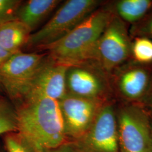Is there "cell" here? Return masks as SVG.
Instances as JSON below:
<instances>
[{"label": "cell", "mask_w": 152, "mask_h": 152, "mask_svg": "<svg viewBox=\"0 0 152 152\" xmlns=\"http://www.w3.org/2000/svg\"><path fill=\"white\" fill-rule=\"evenodd\" d=\"M18 131L34 152L57 147L68 141L58 102L38 96L28 98L15 104Z\"/></svg>", "instance_id": "obj_1"}, {"label": "cell", "mask_w": 152, "mask_h": 152, "mask_svg": "<svg viewBox=\"0 0 152 152\" xmlns=\"http://www.w3.org/2000/svg\"><path fill=\"white\" fill-rule=\"evenodd\" d=\"M112 17L107 9L96 10L64 37L42 50L55 62L68 66L95 61L98 40Z\"/></svg>", "instance_id": "obj_2"}, {"label": "cell", "mask_w": 152, "mask_h": 152, "mask_svg": "<svg viewBox=\"0 0 152 152\" xmlns=\"http://www.w3.org/2000/svg\"><path fill=\"white\" fill-rule=\"evenodd\" d=\"M98 0H68L42 27L31 33L25 48L42 50L58 41L96 10Z\"/></svg>", "instance_id": "obj_3"}, {"label": "cell", "mask_w": 152, "mask_h": 152, "mask_svg": "<svg viewBox=\"0 0 152 152\" xmlns=\"http://www.w3.org/2000/svg\"><path fill=\"white\" fill-rule=\"evenodd\" d=\"M48 57V53L20 51L0 65V84L14 104L21 100L28 85Z\"/></svg>", "instance_id": "obj_4"}, {"label": "cell", "mask_w": 152, "mask_h": 152, "mask_svg": "<svg viewBox=\"0 0 152 152\" xmlns=\"http://www.w3.org/2000/svg\"><path fill=\"white\" fill-rule=\"evenodd\" d=\"M117 121L121 152H152V122L142 109L126 106Z\"/></svg>", "instance_id": "obj_5"}, {"label": "cell", "mask_w": 152, "mask_h": 152, "mask_svg": "<svg viewBox=\"0 0 152 152\" xmlns=\"http://www.w3.org/2000/svg\"><path fill=\"white\" fill-rule=\"evenodd\" d=\"M72 141L78 152H121L117 116L112 105L104 104L87 132Z\"/></svg>", "instance_id": "obj_6"}, {"label": "cell", "mask_w": 152, "mask_h": 152, "mask_svg": "<svg viewBox=\"0 0 152 152\" xmlns=\"http://www.w3.org/2000/svg\"><path fill=\"white\" fill-rule=\"evenodd\" d=\"M68 140L74 141L90 129L103 105V101L88 99L66 94L58 101Z\"/></svg>", "instance_id": "obj_7"}, {"label": "cell", "mask_w": 152, "mask_h": 152, "mask_svg": "<svg viewBox=\"0 0 152 152\" xmlns=\"http://www.w3.org/2000/svg\"><path fill=\"white\" fill-rule=\"evenodd\" d=\"M131 50L125 23L113 16L98 40L95 61L103 70L110 72L127 59Z\"/></svg>", "instance_id": "obj_8"}, {"label": "cell", "mask_w": 152, "mask_h": 152, "mask_svg": "<svg viewBox=\"0 0 152 152\" xmlns=\"http://www.w3.org/2000/svg\"><path fill=\"white\" fill-rule=\"evenodd\" d=\"M69 66L55 62L49 56L28 85L20 102L38 96L60 100L66 94L65 80Z\"/></svg>", "instance_id": "obj_9"}, {"label": "cell", "mask_w": 152, "mask_h": 152, "mask_svg": "<svg viewBox=\"0 0 152 152\" xmlns=\"http://www.w3.org/2000/svg\"><path fill=\"white\" fill-rule=\"evenodd\" d=\"M66 93L77 96L103 101L105 81L98 72L85 63L69 66L66 74Z\"/></svg>", "instance_id": "obj_10"}, {"label": "cell", "mask_w": 152, "mask_h": 152, "mask_svg": "<svg viewBox=\"0 0 152 152\" xmlns=\"http://www.w3.org/2000/svg\"><path fill=\"white\" fill-rule=\"evenodd\" d=\"M59 0H29L22 3L16 11V19L31 32L45 20L59 5Z\"/></svg>", "instance_id": "obj_11"}, {"label": "cell", "mask_w": 152, "mask_h": 152, "mask_svg": "<svg viewBox=\"0 0 152 152\" xmlns=\"http://www.w3.org/2000/svg\"><path fill=\"white\" fill-rule=\"evenodd\" d=\"M31 33L24 23L16 18L3 22L0 24V45L11 54L22 51Z\"/></svg>", "instance_id": "obj_12"}, {"label": "cell", "mask_w": 152, "mask_h": 152, "mask_svg": "<svg viewBox=\"0 0 152 152\" xmlns=\"http://www.w3.org/2000/svg\"><path fill=\"white\" fill-rule=\"evenodd\" d=\"M149 75L145 69L134 67L123 72L118 80V87L122 95L129 100H137L147 92Z\"/></svg>", "instance_id": "obj_13"}, {"label": "cell", "mask_w": 152, "mask_h": 152, "mask_svg": "<svg viewBox=\"0 0 152 152\" xmlns=\"http://www.w3.org/2000/svg\"><path fill=\"white\" fill-rule=\"evenodd\" d=\"M150 0H121L115 4V11L120 19L129 23L141 19L152 7Z\"/></svg>", "instance_id": "obj_14"}, {"label": "cell", "mask_w": 152, "mask_h": 152, "mask_svg": "<svg viewBox=\"0 0 152 152\" xmlns=\"http://www.w3.org/2000/svg\"><path fill=\"white\" fill-rule=\"evenodd\" d=\"M17 131L16 107L10 100L0 95V136Z\"/></svg>", "instance_id": "obj_15"}, {"label": "cell", "mask_w": 152, "mask_h": 152, "mask_svg": "<svg viewBox=\"0 0 152 152\" xmlns=\"http://www.w3.org/2000/svg\"><path fill=\"white\" fill-rule=\"evenodd\" d=\"M131 52L139 63H152V40L146 37L136 38L131 45Z\"/></svg>", "instance_id": "obj_16"}, {"label": "cell", "mask_w": 152, "mask_h": 152, "mask_svg": "<svg viewBox=\"0 0 152 152\" xmlns=\"http://www.w3.org/2000/svg\"><path fill=\"white\" fill-rule=\"evenodd\" d=\"M6 152H34L27 140L18 132H13L3 136Z\"/></svg>", "instance_id": "obj_17"}, {"label": "cell", "mask_w": 152, "mask_h": 152, "mask_svg": "<svg viewBox=\"0 0 152 152\" xmlns=\"http://www.w3.org/2000/svg\"><path fill=\"white\" fill-rule=\"evenodd\" d=\"M22 3L19 0H0V24L15 19L16 11Z\"/></svg>", "instance_id": "obj_18"}, {"label": "cell", "mask_w": 152, "mask_h": 152, "mask_svg": "<svg viewBox=\"0 0 152 152\" xmlns=\"http://www.w3.org/2000/svg\"><path fill=\"white\" fill-rule=\"evenodd\" d=\"M45 152H78L75 145L72 141H65L57 147L47 149Z\"/></svg>", "instance_id": "obj_19"}, {"label": "cell", "mask_w": 152, "mask_h": 152, "mask_svg": "<svg viewBox=\"0 0 152 152\" xmlns=\"http://www.w3.org/2000/svg\"><path fill=\"white\" fill-rule=\"evenodd\" d=\"M12 54H14L9 53L0 45V65L2 64Z\"/></svg>", "instance_id": "obj_20"}, {"label": "cell", "mask_w": 152, "mask_h": 152, "mask_svg": "<svg viewBox=\"0 0 152 152\" xmlns=\"http://www.w3.org/2000/svg\"><path fill=\"white\" fill-rule=\"evenodd\" d=\"M147 31L152 36V17L150 19L147 24Z\"/></svg>", "instance_id": "obj_21"}, {"label": "cell", "mask_w": 152, "mask_h": 152, "mask_svg": "<svg viewBox=\"0 0 152 152\" xmlns=\"http://www.w3.org/2000/svg\"><path fill=\"white\" fill-rule=\"evenodd\" d=\"M4 91V90H3V88L2 87L1 85L0 84V95H1V94L2 93V92Z\"/></svg>", "instance_id": "obj_22"}, {"label": "cell", "mask_w": 152, "mask_h": 152, "mask_svg": "<svg viewBox=\"0 0 152 152\" xmlns=\"http://www.w3.org/2000/svg\"><path fill=\"white\" fill-rule=\"evenodd\" d=\"M150 102H151V107H152V96H151V100H150Z\"/></svg>", "instance_id": "obj_23"}, {"label": "cell", "mask_w": 152, "mask_h": 152, "mask_svg": "<svg viewBox=\"0 0 152 152\" xmlns=\"http://www.w3.org/2000/svg\"><path fill=\"white\" fill-rule=\"evenodd\" d=\"M0 152H4V151H2V150H1V149H0Z\"/></svg>", "instance_id": "obj_24"}, {"label": "cell", "mask_w": 152, "mask_h": 152, "mask_svg": "<svg viewBox=\"0 0 152 152\" xmlns=\"http://www.w3.org/2000/svg\"></svg>", "instance_id": "obj_25"}]
</instances>
